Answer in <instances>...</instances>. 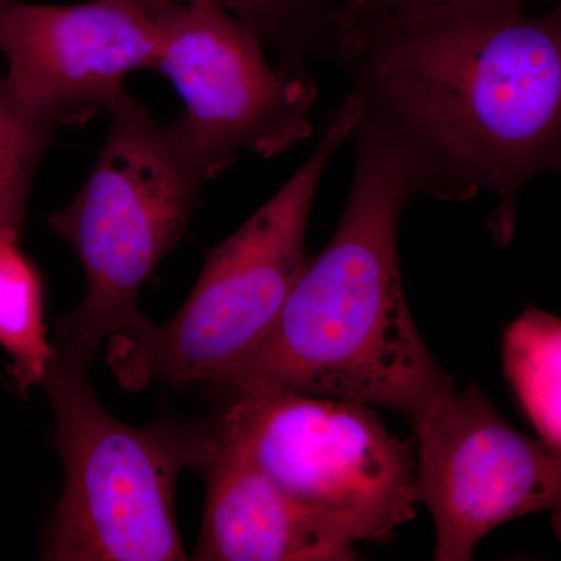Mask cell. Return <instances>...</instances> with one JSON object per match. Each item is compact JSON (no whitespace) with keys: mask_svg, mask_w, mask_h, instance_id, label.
I'll use <instances>...</instances> for the list:
<instances>
[{"mask_svg":"<svg viewBox=\"0 0 561 561\" xmlns=\"http://www.w3.org/2000/svg\"><path fill=\"white\" fill-rule=\"evenodd\" d=\"M3 2H7V0H0V5H2Z\"/></svg>","mask_w":561,"mask_h":561,"instance_id":"obj_16","label":"cell"},{"mask_svg":"<svg viewBox=\"0 0 561 561\" xmlns=\"http://www.w3.org/2000/svg\"><path fill=\"white\" fill-rule=\"evenodd\" d=\"M202 472L206 507L194 560L350 561L348 537L273 483L216 420Z\"/></svg>","mask_w":561,"mask_h":561,"instance_id":"obj_10","label":"cell"},{"mask_svg":"<svg viewBox=\"0 0 561 561\" xmlns=\"http://www.w3.org/2000/svg\"><path fill=\"white\" fill-rule=\"evenodd\" d=\"M158 50L157 18L135 0L0 5L2 83L58 125L110 111L130 73L154 69Z\"/></svg>","mask_w":561,"mask_h":561,"instance_id":"obj_9","label":"cell"},{"mask_svg":"<svg viewBox=\"0 0 561 561\" xmlns=\"http://www.w3.org/2000/svg\"><path fill=\"white\" fill-rule=\"evenodd\" d=\"M20 232L0 228V346L22 394L41 386L55 345L46 324V294L35 262L21 249Z\"/></svg>","mask_w":561,"mask_h":561,"instance_id":"obj_11","label":"cell"},{"mask_svg":"<svg viewBox=\"0 0 561 561\" xmlns=\"http://www.w3.org/2000/svg\"><path fill=\"white\" fill-rule=\"evenodd\" d=\"M502 360L540 440L561 454V319L524 312L505 331Z\"/></svg>","mask_w":561,"mask_h":561,"instance_id":"obj_12","label":"cell"},{"mask_svg":"<svg viewBox=\"0 0 561 561\" xmlns=\"http://www.w3.org/2000/svg\"><path fill=\"white\" fill-rule=\"evenodd\" d=\"M453 0H345L341 9L335 10V16L362 18L376 16V14L391 13V11H405L427 9ZM524 5L526 0H505Z\"/></svg>","mask_w":561,"mask_h":561,"instance_id":"obj_15","label":"cell"},{"mask_svg":"<svg viewBox=\"0 0 561 561\" xmlns=\"http://www.w3.org/2000/svg\"><path fill=\"white\" fill-rule=\"evenodd\" d=\"M505 0L332 18L364 114L404 144L424 194L496 197L505 245L523 187L561 173V3L541 16Z\"/></svg>","mask_w":561,"mask_h":561,"instance_id":"obj_1","label":"cell"},{"mask_svg":"<svg viewBox=\"0 0 561 561\" xmlns=\"http://www.w3.org/2000/svg\"><path fill=\"white\" fill-rule=\"evenodd\" d=\"M150 13H157L175 3L195 2V0H135ZM214 3L236 20L256 33L265 41H284L290 36L311 32L317 25L330 32L332 16L328 0H201Z\"/></svg>","mask_w":561,"mask_h":561,"instance_id":"obj_14","label":"cell"},{"mask_svg":"<svg viewBox=\"0 0 561 561\" xmlns=\"http://www.w3.org/2000/svg\"><path fill=\"white\" fill-rule=\"evenodd\" d=\"M41 386L54 408L65 465V489L44 537L43 559L186 560L175 485L181 471L206 463L209 423L128 426L95 398L87 370L58 353Z\"/></svg>","mask_w":561,"mask_h":561,"instance_id":"obj_5","label":"cell"},{"mask_svg":"<svg viewBox=\"0 0 561 561\" xmlns=\"http://www.w3.org/2000/svg\"><path fill=\"white\" fill-rule=\"evenodd\" d=\"M419 504L435 524L437 561H468L491 530L551 513L561 541V454L508 423L474 382L432 401L412 421Z\"/></svg>","mask_w":561,"mask_h":561,"instance_id":"obj_8","label":"cell"},{"mask_svg":"<svg viewBox=\"0 0 561 561\" xmlns=\"http://www.w3.org/2000/svg\"><path fill=\"white\" fill-rule=\"evenodd\" d=\"M110 113L91 175L49 219L87 276L83 300L57 321L55 350L84 370L102 342L139 316L140 287L175 249L208 180L173 128L160 127L131 95Z\"/></svg>","mask_w":561,"mask_h":561,"instance_id":"obj_4","label":"cell"},{"mask_svg":"<svg viewBox=\"0 0 561 561\" xmlns=\"http://www.w3.org/2000/svg\"><path fill=\"white\" fill-rule=\"evenodd\" d=\"M362 111L353 90L300 171L209 251L194 290L171 320L154 324L139 313L110 335L106 364L124 389L151 382L214 387L260 348L309 264L305 239L317 187Z\"/></svg>","mask_w":561,"mask_h":561,"instance_id":"obj_3","label":"cell"},{"mask_svg":"<svg viewBox=\"0 0 561 561\" xmlns=\"http://www.w3.org/2000/svg\"><path fill=\"white\" fill-rule=\"evenodd\" d=\"M153 14L154 69L184 103L171 127L208 180L241 150L271 158L311 135L317 87L300 61L273 68L256 33L214 3H175Z\"/></svg>","mask_w":561,"mask_h":561,"instance_id":"obj_7","label":"cell"},{"mask_svg":"<svg viewBox=\"0 0 561 561\" xmlns=\"http://www.w3.org/2000/svg\"><path fill=\"white\" fill-rule=\"evenodd\" d=\"M351 138L356 172L337 230L306 265L265 342L214 389L337 398L412 423L456 390L420 337L402 289L398 227L423 183L404 144L364 111Z\"/></svg>","mask_w":561,"mask_h":561,"instance_id":"obj_2","label":"cell"},{"mask_svg":"<svg viewBox=\"0 0 561 561\" xmlns=\"http://www.w3.org/2000/svg\"><path fill=\"white\" fill-rule=\"evenodd\" d=\"M559 3H561V0H560V2H559Z\"/></svg>","mask_w":561,"mask_h":561,"instance_id":"obj_17","label":"cell"},{"mask_svg":"<svg viewBox=\"0 0 561 561\" xmlns=\"http://www.w3.org/2000/svg\"><path fill=\"white\" fill-rule=\"evenodd\" d=\"M287 496L353 542L415 518L416 445L371 405L287 390L231 394L216 419Z\"/></svg>","mask_w":561,"mask_h":561,"instance_id":"obj_6","label":"cell"},{"mask_svg":"<svg viewBox=\"0 0 561 561\" xmlns=\"http://www.w3.org/2000/svg\"><path fill=\"white\" fill-rule=\"evenodd\" d=\"M57 122L18 101L0 80V228L21 231L36 165Z\"/></svg>","mask_w":561,"mask_h":561,"instance_id":"obj_13","label":"cell"}]
</instances>
